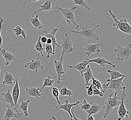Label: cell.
I'll return each mask as SVG.
<instances>
[{"label": "cell", "instance_id": "4", "mask_svg": "<svg viewBox=\"0 0 131 120\" xmlns=\"http://www.w3.org/2000/svg\"><path fill=\"white\" fill-rule=\"evenodd\" d=\"M113 93L109 96L108 98L105 102V105L103 108L106 111L103 115V118L105 119L113 110L114 108L116 107L121 103V99L117 97V92L115 93L114 97H112Z\"/></svg>", "mask_w": 131, "mask_h": 120}, {"label": "cell", "instance_id": "32", "mask_svg": "<svg viewBox=\"0 0 131 120\" xmlns=\"http://www.w3.org/2000/svg\"><path fill=\"white\" fill-rule=\"evenodd\" d=\"M44 50L45 51L46 53L47 54V58H49L50 57V55H54L55 54L53 52V47L52 46L51 44H46L45 45V47L44 48Z\"/></svg>", "mask_w": 131, "mask_h": 120}, {"label": "cell", "instance_id": "45", "mask_svg": "<svg viewBox=\"0 0 131 120\" xmlns=\"http://www.w3.org/2000/svg\"><path fill=\"white\" fill-rule=\"evenodd\" d=\"M29 2L32 3V2H37V1H40V0H28Z\"/></svg>", "mask_w": 131, "mask_h": 120}, {"label": "cell", "instance_id": "29", "mask_svg": "<svg viewBox=\"0 0 131 120\" xmlns=\"http://www.w3.org/2000/svg\"><path fill=\"white\" fill-rule=\"evenodd\" d=\"M40 38H41V36H39L38 37V41L35 45V51L38 53L39 55H41L42 56H43L42 52L44 50V49L43 47L42 43L40 42Z\"/></svg>", "mask_w": 131, "mask_h": 120}, {"label": "cell", "instance_id": "9", "mask_svg": "<svg viewBox=\"0 0 131 120\" xmlns=\"http://www.w3.org/2000/svg\"><path fill=\"white\" fill-rule=\"evenodd\" d=\"M101 46H103L102 43L87 44L83 47V50H85V54L88 55V57L90 55H93L95 54L98 55L101 52L100 47Z\"/></svg>", "mask_w": 131, "mask_h": 120}, {"label": "cell", "instance_id": "21", "mask_svg": "<svg viewBox=\"0 0 131 120\" xmlns=\"http://www.w3.org/2000/svg\"><path fill=\"white\" fill-rule=\"evenodd\" d=\"M7 109L5 110V115L2 118V120H10L11 119L15 118L19 119L20 118V115L17 113H15L14 109L10 108V106L7 105Z\"/></svg>", "mask_w": 131, "mask_h": 120}, {"label": "cell", "instance_id": "19", "mask_svg": "<svg viewBox=\"0 0 131 120\" xmlns=\"http://www.w3.org/2000/svg\"><path fill=\"white\" fill-rule=\"evenodd\" d=\"M40 89L34 86H30L26 88V93L28 97L39 99L40 96L43 95L40 92Z\"/></svg>", "mask_w": 131, "mask_h": 120}, {"label": "cell", "instance_id": "7", "mask_svg": "<svg viewBox=\"0 0 131 120\" xmlns=\"http://www.w3.org/2000/svg\"><path fill=\"white\" fill-rule=\"evenodd\" d=\"M115 52L117 54V58L120 61L128 60L131 55V44L128 43L125 47L118 45L114 49Z\"/></svg>", "mask_w": 131, "mask_h": 120}, {"label": "cell", "instance_id": "26", "mask_svg": "<svg viewBox=\"0 0 131 120\" xmlns=\"http://www.w3.org/2000/svg\"><path fill=\"white\" fill-rule=\"evenodd\" d=\"M107 73H109L110 74L111 78L110 79H108L106 80V82H109L111 80H116L118 78L121 77H126V76L125 75H123L121 74V73L119 72L116 70H107Z\"/></svg>", "mask_w": 131, "mask_h": 120}, {"label": "cell", "instance_id": "44", "mask_svg": "<svg viewBox=\"0 0 131 120\" xmlns=\"http://www.w3.org/2000/svg\"><path fill=\"white\" fill-rule=\"evenodd\" d=\"M49 120H57L56 118L53 115H52V117L50 119H49Z\"/></svg>", "mask_w": 131, "mask_h": 120}, {"label": "cell", "instance_id": "42", "mask_svg": "<svg viewBox=\"0 0 131 120\" xmlns=\"http://www.w3.org/2000/svg\"><path fill=\"white\" fill-rule=\"evenodd\" d=\"M86 120H94V119L93 115H91L88 117L86 118Z\"/></svg>", "mask_w": 131, "mask_h": 120}, {"label": "cell", "instance_id": "17", "mask_svg": "<svg viewBox=\"0 0 131 120\" xmlns=\"http://www.w3.org/2000/svg\"><path fill=\"white\" fill-rule=\"evenodd\" d=\"M53 1L54 0H45V2L42 5H41L36 4V3H34V2H32L31 3L40 7V9L32 13V15H35V14L38 13L39 12H41V11L48 12V11H50L51 9L52 6L54 4V3H53Z\"/></svg>", "mask_w": 131, "mask_h": 120}, {"label": "cell", "instance_id": "6", "mask_svg": "<svg viewBox=\"0 0 131 120\" xmlns=\"http://www.w3.org/2000/svg\"><path fill=\"white\" fill-rule=\"evenodd\" d=\"M124 78H120L116 80H111L107 84L104 83L103 85H102L104 93H106V90L112 92L113 91H116V92H118L119 90H123L124 87V83L122 81Z\"/></svg>", "mask_w": 131, "mask_h": 120}, {"label": "cell", "instance_id": "30", "mask_svg": "<svg viewBox=\"0 0 131 120\" xmlns=\"http://www.w3.org/2000/svg\"><path fill=\"white\" fill-rule=\"evenodd\" d=\"M73 4L78 5L82 8H85L88 11H90L91 8L85 0H73Z\"/></svg>", "mask_w": 131, "mask_h": 120}, {"label": "cell", "instance_id": "18", "mask_svg": "<svg viewBox=\"0 0 131 120\" xmlns=\"http://www.w3.org/2000/svg\"><path fill=\"white\" fill-rule=\"evenodd\" d=\"M19 78H16L15 80V84L12 89V93L11 94L15 107L17 109L18 108V101L20 95V88L19 85Z\"/></svg>", "mask_w": 131, "mask_h": 120}, {"label": "cell", "instance_id": "28", "mask_svg": "<svg viewBox=\"0 0 131 120\" xmlns=\"http://www.w3.org/2000/svg\"><path fill=\"white\" fill-rule=\"evenodd\" d=\"M14 32L15 33V35L17 37H19L20 35H22L24 39L25 40L26 42L27 43V45L28 46V42L26 38V35L25 32V31L22 28L20 27L19 25H17L15 28L14 29Z\"/></svg>", "mask_w": 131, "mask_h": 120}, {"label": "cell", "instance_id": "15", "mask_svg": "<svg viewBox=\"0 0 131 120\" xmlns=\"http://www.w3.org/2000/svg\"><path fill=\"white\" fill-rule=\"evenodd\" d=\"M1 95L2 96V101H3V102L7 103L8 104L10 105V108H15V110L16 111V112L18 114L20 115V116L21 117V115L19 113L17 109L15 107V103L14 102V100H13V98L12 97L9 89H8L6 93H2Z\"/></svg>", "mask_w": 131, "mask_h": 120}, {"label": "cell", "instance_id": "43", "mask_svg": "<svg viewBox=\"0 0 131 120\" xmlns=\"http://www.w3.org/2000/svg\"><path fill=\"white\" fill-rule=\"evenodd\" d=\"M47 44H52V40L50 38H47Z\"/></svg>", "mask_w": 131, "mask_h": 120}, {"label": "cell", "instance_id": "10", "mask_svg": "<svg viewBox=\"0 0 131 120\" xmlns=\"http://www.w3.org/2000/svg\"><path fill=\"white\" fill-rule=\"evenodd\" d=\"M48 25L51 28L52 30L50 32L48 33L47 31H44L42 32V33L44 34V36L47 38H50L52 40V44L51 45L53 47V52L54 54H56L55 52V48L56 46H57L59 48H61V46L60 45H59L57 42V37H56V33L58 31V29L57 28H54L53 27H52L50 25L48 24Z\"/></svg>", "mask_w": 131, "mask_h": 120}, {"label": "cell", "instance_id": "24", "mask_svg": "<svg viewBox=\"0 0 131 120\" xmlns=\"http://www.w3.org/2000/svg\"><path fill=\"white\" fill-rule=\"evenodd\" d=\"M89 104L91 105L90 108L89 110L85 111L88 114L87 117L90 116V115L96 114L101 110V107L100 105L97 104L96 103H93V101H92Z\"/></svg>", "mask_w": 131, "mask_h": 120}, {"label": "cell", "instance_id": "41", "mask_svg": "<svg viewBox=\"0 0 131 120\" xmlns=\"http://www.w3.org/2000/svg\"><path fill=\"white\" fill-rule=\"evenodd\" d=\"M40 42L41 43H47V38L45 37V36L44 37H41L40 38Z\"/></svg>", "mask_w": 131, "mask_h": 120}, {"label": "cell", "instance_id": "39", "mask_svg": "<svg viewBox=\"0 0 131 120\" xmlns=\"http://www.w3.org/2000/svg\"><path fill=\"white\" fill-rule=\"evenodd\" d=\"M87 95L88 96H92L93 95V89L91 87V85L88 88V92H87Z\"/></svg>", "mask_w": 131, "mask_h": 120}, {"label": "cell", "instance_id": "34", "mask_svg": "<svg viewBox=\"0 0 131 120\" xmlns=\"http://www.w3.org/2000/svg\"><path fill=\"white\" fill-rule=\"evenodd\" d=\"M92 84L95 87L98 89V90H101V91L103 93V88L102 86V85L100 82L98 80L95 79L94 77L92 78Z\"/></svg>", "mask_w": 131, "mask_h": 120}, {"label": "cell", "instance_id": "14", "mask_svg": "<svg viewBox=\"0 0 131 120\" xmlns=\"http://www.w3.org/2000/svg\"><path fill=\"white\" fill-rule=\"evenodd\" d=\"M24 67L29 70L37 72L39 69H43V65H42L40 60L37 58L36 60H32L30 62L25 64Z\"/></svg>", "mask_w": 131, "mask_h": 120}, {"label": "cell", "instance_id": "16", "mask_svg": "<svg viewBox=\"0 0 131 120\" xmlns=\"http://www.w3.org/2000/svg\"><path fill=\"white\" fill-rule=\"evenodd\" d=\"M0 53L2 55L4 59L5 60V66H8L12 62L17 61V58L15 55L12 53L7 51L4 49L0 48Z\"/></svg>", "mask_w": 131, "mask_h": 120}, {"label": "cell", "instance_id": "22", "mask_svg": "<svg viewBox=\"0 0 131 120\" xmlns=\"http://www.w3.org/2000/svg\"><path fill=\"white\" fill-rule=\"evenodd\" d=\"M93 77V74L91 70L90 66L88 64L86 67V70L85 73H83V77L84 78L85 82V88L88 89V88L90 86V84L89 83L90 80H92V78Z\"/></svg>", "mask_w": 131, "mask_h": 120}, {"label": "cell", "instance_id": "37", "mask_svg": "<svg viewBox=\"0 0 131 120\" xmlns=\"http://www.w3.org/2000/svg\"><path fill=\"white\" fill-rule=\"evenodd\" d=\"M90 107H91L90 104L87 103L85 99H84L83 100L82 104L81 106V110H84V111L88 110L90 108Z\"/></svg>", "mask_w": 131, "mask_h": 120}, {"label": "cell", "instance_id": "25", "mask_svg": "<svg viewBox=\"0 0 131 120\" xmlns=\"http://www.w3.org/2000/svg\"><path fill=\"white\" fill-rule=\"evenodd\" d=\"M30 102V100L29 99L27 101H24L22 99H20V103L19 107V110L23 111V114L25 117H27L29 115L28 110V106Z\"/></svg>", "mask_w": 131, "mask_h": 120}, {"label": "cell", "instance_id": "23", "mask_svg": "<svg viewBox=\"0 0 131 120\" xmlns=\"http://www.w3.org/2000/svg\"><path fill=\"white\" fill-rule=\"evenodd\" d=\"M30 22L33 26L37 29H42L44 27V25L39 20V15L37 13L32 15L31 18L30 19Z\"/></svg>", "mask_w": 131, "mask_h": 120}, {"label": "cell", "instance_id": "20", "mask_svg": "<svg viewBox=\"0 0 131 120\" xmlns=\"http://www.w3.org/2000/svg\"><path fill=\"white\" fill-rule=\"evenodd\" d=\"M86 59L88 61L90 62V63H95L98 64L101 67V66L105 67L106 65H109L111 66L113 68H116V65L112 64L111 62L107 61L104 58L101 57V56H100L99 57L96 58L95 59H89L88 58H87Z\"/></svg>", "mask_w": 131, "mask_h": 120}, {"label": "cell", "instance_id": "1", "mask_svg": "<svg viewBox=\"0 0 131 120\" xmlns=\"http://www.w3.org/2000/svg\"><path fill=\"white\" fill-rule=\"evenodd\" d=\"M108 12L114 20V23L113 25V26L116 28V29L120 30L123 33L131 35V25L129 24L126 20L121 19L118 20L116 16V13L118 12H117L116 13L114 14L110 8L109 9Z\"/></svg>", "mask_w": 131, "mask_h": 120}, {"label": "cell", "instance_id": "31", "mask_svg": "<svg viewBox=\"0 0 131 120\" xmlns=\"http://www.w3.org/2000/svg\"><path fill=\"white\" fill-rule=\"evenodd\" d=\"M53 84H54V80H53L51 76H49L48 77L46 78L44 80L42 87H41V89H40V92L43 90L44 88H45V87L51 86L53 85Z\"/></svg>", "mask_w": 131, "mask_h": 120}, {"label": "cell", "instance_id": "8", "mask_svg": "<svg viewBox=\"0 0 131 120\" xmlns=\"http://www.w3.org/2000/svg\"><path fill=\"white\" fill-rule=\"evenodd\" d=\"M126 87L124 86L123 88V92L122 96H121V103L119 105L118 110V118H117L118 120H121L123 119L125 117L128 119V115L129 114V111L127 110L126 108L124 105V100L126 99V96L125 94V90Z\"/></svg>", "mask_w": 131, "mask_h": 120}, {"label": "cell", "instance_id": "2", "mask_svg": "<svg viewBox=\"0 0 131 120\" xmlns=\"http://www.w3.org/2000/svg\"><path fill=\"white\" fill-rule=\"evenodd\" d=\"M76 8L77 7L76 6H73L70 8H63L61 7H57L58 11L62 13L68 25L73 24L76 29L77 30L80 28V25L76 22L75 11Z\"/></svg>", "mask_w": 131, "mask_h": 120}, {"label": "cell", "instance_id": "46", "mask_svg": "<svg viewBox=\"0 0 131 120\" xmlns=\"http://www.w3.org/2000/svg\"><path fill=\"white\" fill-rule=\"evenodd\" d=\"M56 0H54V1H53V3H56Z\"/></svg>", "mask_w": 131, "mask_h": 120}, {"label": "cell", "instance_id": "3", "mask_svg": "<svg viewBox=\"0 0 131 120\" xmlns=\"http://www.w3.org/2000/svg\"><path fill=\"white\" fill-rule=\"evenodd\" d=\"M100 26V25H96L93 29H91L88 25H86L85 27L82 28V29L81 31H75L73 30H71V32L74 34H77L81 37L85 38L86 40H93L97 41L99 40L98 35L94 33V31L97 28Z\"/></svg>", "mask_w": 131, "mask_h": 120}, {"label": "cell", "instance_id": "40", "mask_svg": "<svg viewBox=\"0 0 131 120\" xmlns=\"http://www.w3.org/2000/svg\"><path fill=\"white\" fill-rule=\"evenodd\" d=\"M74 109H75V107H74L72 108V111H71V113H72V116H73L72 119L71 120H81V119H79L77 118L76 117L75 115H74Z\"/></svg>", "mask_w": 131, "mask_h": 120}, {"label": "cell", "instance_id": "33", "mask_svg": "<svg viewBox=\"0 0 131 120\" xmlns=\"http://www.w3.org/2000/svg\"><path fill=\"white\" fill-rule=\"evenodd\" d=\"M60 94L63 96H68L70 97L73 95L72 92L71 90L68 89L66 86H64L60 91Z\"/></svg>", "mask_w": 131, "mask_h": 120}, {"label": "cell", "instance_id": "13", "mask_svg": "<svg viewBox=\"0 0 131 120\" xmlns=\"http://www.w3.org/2000/svg\"><path fill=\"white\" fill-rule=\"evenodd\" d=\"M90 62L85 59V60L81 62L77 63L74 66H72L71 64L68 65V67L70 68H74L78 71V73H80L83 77V73H85L86 70V67L89 64Z\"/></svg>", "mask_w": 131, "mask_h": 120}, {"label": "cell", "instance_id": "5", "mask_svg": "<svg viewBox=\"0 0 131 120\" xmlns=\"http://www.w3.org/2000/svg\"><path fill=\"white\" fill-rule=\"evenodd\" d=\"M60 43L61 44V48L62 49L61 55L69 54L75 50V49L73 47L72 41L69 36L67 33L61 36Z\"/></svg>", "mask_w": 131, "mask_h": 120}, {"label": "cell", "instance_id": "12", "mask_svg": "<svg viewBox=\"0 0 131 120\" xmlns=\"http://www.w3.org/2000/svg\"><path fill=\"white\" fill-rule=\"evenodd\" d=\"M63 55H61V57L59 60H53V63L55 66V69L56 72L58 76V80L57 83L58 84H60L62 80H64L63 79H61V75L65 73V71L63 69L62 62H63Z\"/></svg>", "mask_w": 131, "mask_h": 120}, {"label": "cell", "instance_id": "27", "mask_svg": "<svg viewBox=\"0 0 131 120\" xmlns=\"http://www.w3.org/2000/svg\"><path fill=\"white\" fill-rule=\"evenodd\" d=\"M14 80V78L11 73L8 72L5 70L3 77V84L4 85H11Z\"/></svg>", "mask_w": 131, "mask_h": 120}, {"label": "cell", "instance_id": "38", "mask_svg": "<svg viewBox=\"0 0 131 120\" xmlns=\"http://www.w3.org/2000/svg\"><path fill=\"white\" fill-rule=\"evenodd\" d=\"M4 20L3 19L2 17H0V47H1L3 45V38L1 36V30H2V24L4 22Z\"/></svg>", "mask_w": 131, "mask_h": 120}, {"label": "cell", "instance_id": "35", "mask_svg": "<svg viewBox=\"0 0 131 120\" xmlns=\"http://www.w3.org/2000/svg\"><path fill=\"white\" fill-rule=\"evenodd\" d=\"M52 94L53 96L54 97V98H56V100L58 103V104H60V105L61 104V102L60 101L59 99V96L60 95V93H59L58 88L56 87H53L52 89Z\"/></svg>", "mask_w": 131, "mask_h": 120}, {"label": "cell", "instance_id": "36", "mask_svg": "<svg viewBox=\"0 0 131 120\" xmlns=\"http://www.w3.org/2000/svg\"><path fill=\"white\" fill-rule=\"evenodd\" d=\"M90 85L93 89V95H98L100 97H103L104 93L101 91V90L97 89L92 84H91Z\"/></svg>", "mask_w": 131, "mask_h": 120}, {"label": "cell", "instance_id": "47", "mask_svg": "<svg viewBox=\"0 0 131 120\" xmlns=\"http://www.w3.org/2000/svg\"><path fill=\"white\" fill-rule=\"evenodd\" d=\"M0 72H1V69H0Z\"/></svg>", "mask_w": 131, "mask_h": 120}, {"label": "cell", "instance_id": "11", "mask_svg": "<svg viewBox=\"0 0 131 120\" xmlns=\"http://www.w3.org/2000/svg\"><path fill=\"white\" fill-rule=\"evenodd\" d=\"M75 103L70 104L68 102V100H66L65 101V103L63 104H58L56 106V108L54 109V112H56L58 110H65L66 111H67L69 115L70 116V120L72 119L73 116L71 113V110L72 109V108L73 107H75L76 105H77L79 104L80 103V101H78L77 99H75Z\"/></svg>", "mask_w": 131, "mask_h": 120}]
</instances>
